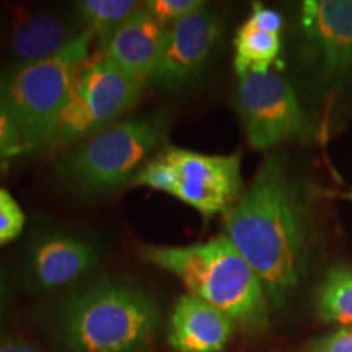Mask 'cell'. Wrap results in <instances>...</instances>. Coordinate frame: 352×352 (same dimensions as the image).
I'll list each match as a JSON object with an SVG mask.
<instances>
[{"label": "cell", "instance_id": "603a6c76", "mask_svg": "<svg viewBox=\"0 0 352 352\" xmlns=\"http://www.w3.org/2000/svg\"><path fill=\"white\" fill-rule=\"evenodd\" d=\"M8 297H10V285H8L6 267H3V264L0 263V318H2V315L6 314Z\"/></svg>", "mask_w": 352, "mask_h": 352}, {"label": "cell", "instance_id": "9c48e42d", "mask_svg": "<svg viewBox=\"0 0 352 352\" xmlns=\"http://www.w3.org/2000/svg\"><path fill=\"white\" fill-rule=\"evenodd\" d=\"M96 240L65 228H38L30 235L21 277L32 292H50L80 279L98 266Z\"/></svg>", "mask_w": 352, "mask_h": 352}, {"label": "cell", "instance_id": "e0dca14e", "mask_svg": "<svg viewBox=\"0 0 352 352\" xmlns=\"http://www.w3.org/2000/svg\"><path fill=\"white\" fill-rule=\"evenodd\" d=\"M316 311L327 323H352L351 266H336L324 276L316 297Z\"/></svg>", "mask_w": 352, "mask_h": 352}, {"label": "cell", "instance_id": "5bb4252c", "mask_svg": "<svg viewBox=\"0 0 352 352\" xmlns=\"http://www.w3.org/2000/svg\"><path fill=\"white\" fill-rule=\"evenodd\" d=\"M235 327L227 314L188 292L176 300L170 315L168 342L175 352H222Z\"/></svg>", "mask_w": 352, "mask_h": 352}, {"label": "cell", "instance_id": "6da1fadb", "mask_svg": "<svg viewBox=\"0 0 352 352\" xmlns=\"http://www.w3.org/2000/svg\"><path fill=\"white\" fill-rule=\"evenodd\" d=\"M310 197L280 153L223 212L226 236L256 272L267 297L283 302L300 283L310 250Z\"/></svg>", "mask_w": 352, "mask_h": 352}, {"label": "cell", "instance_id": "7c38bea8", "mask_svg": "<svg viewBox=\"0 0 352 352\" xmlns=\"http://www.w3.org/2000/svg\"><path fill=\"white\" fill-rule=\"evenodd\" d=\"M7 8L10 12L8 47L15 59L13 64L50 59L85 30L77 16L70 19L64 13L23 3Z\"/></svg>", "mask_w": 352, "mask_h": 352}, {"label": "cell", "instance_id": "8992f818", "mask_svg": "<svg viewBox=\"0 0 352 352\" xmlns=\"http://www.w3.org/2000/svg\"><path fill=\"white\" fill-rule=\"evenodd\" d=\"M131 186L173 196L209 220L230 209L240 197L243 186L241 155H208L164 145L145 162Z\"/></svg>", "mask_w": 352, "mask_h": 352}, {"label": "cell", "instance_id": "5b68a950", "mask_svg": "<svg viewBox=\"0 0 352 352\" xmlns=\"http://www.w3.org/2000/svg\"><path fill=\"white\" fill-rule=\"evenodd\" d=\"M95 41L83 30L50 59L10 64L0 70V96L15 118L30 152L50 145L56 121Z\"/></svg>", "mask_w": 352, "mask_h": 352}, {"label": "cell", "instance_id": "30bf717a", "mask_svg": "<svg viewBox=\"0 0 352 352\" xmlns=\"http://www.w3.org/2000/svg\"><path fill=\"white\" fill-rule=\"evenodd\" d=\"M222 36V20L202 7L166 28L160 63L148 83L164 91H182L191 85L212 59Z\"/></svg>", "mask_w": 352, "mask_h": 352}, {"label": "cell", "instance_id": "7402d4cb", "mask_svg": "<svg viewBox=\"0 0 352 352\" xmlns=\"http://www.w3.org/2000/svg\"><path fill=\"white\" fill-rule=\"evenodd\" d=\"M0 352H41L32 342L20 338H6L0 340Z\"/></svg>", "mask_w": 352, "mask_h": 352}, {"label": "cell", "instance_id": "d6986e66", "mask_svg": "<svg viewBox=\"0 0 352 352\" xmlns=\"http://www.w3.org/2000/svg\"><path fill=\"white\" fill-rule=\"evenodd\" d=\"M25 212L7 189L0 188V248L12 243L25 228Z\"/></svg>", "mask_w": 352, "mask_h": 352}, {"label": "cell", "instance_id": "44dd1931", "mask_svg": "<svg viewBox=\"0 0 352 352\" xmlns=\"http://www.w3.org/2000/svg\"><path fill=\"white\" fill-rule=\"evenodd\" d=\"M308 352H352V329L341 328L321 338L314 342Z\"/></svg>", "mask_w": 352, "mask_h": 352}, {"label": "cell", "instance_id": "52a82bcc", "mask_svg": "<svg viewBox=\"0 0 352 352\" xmlns=\"http://www.w3.org/2000/svg\"><path fill=\"white\" fill-rule=\"evenodd\" d=\"M144 85L114 67L103 56L83 64L47 147L78 145L118 122L138 103Z\"/></svg>", "mask_w": 352, "mask_h": 352}, {"label": "cell", "instance_id": "4fadbf2b", "mask_svg": "<svg viewBox=\"0 0 352 352\" xmlns=\"http://www.w3.org/2000/svg\"><path fill=\"white\" fill-rule=\"evenodd\" d=\"M166 39V28L140 7L118 30L103 57L126 76L140 83H147L160 63Z\"/></svg>", "mask_w": 352, "mask_h": 352}, {"label": "cell", "instance_id": "8fae6325", "mask_svg": "<svg viewBox=\"0 0 352 352\" xmlns=\"http://www.w3.org/2000/svg\"><path fill=\"white\" fill-rule=\"evenodd\" d=\"M300 28L324 80L352 72V0H305Z\"/></svg>", "mask_w": 352, "mask_h": 352}, {"label": "cell", "instance_id": "ffe728a7", "mask_svg": "<svg viewBox=\"0 0 352 352\" xmlns=\"http://www.w3.org/2000/svg\"><path fill=\"white\" fill-rule=\"evenodd\" d=\"M144 6L158 23L170 28L176 21L199 10L206 3L202 0H148Z\"/></svg>", "mask_w": 352, "mask_h": 352}, {"label": "cell", "instance_id": "ac0fdd59", "mask_svg": "<svg viewBox=\"0 0 352 352\" xmlns=\"http://www.w3.org/2000/svg\"><path fill=\"white\" fill-rule=\"evenodd\" d=\"M30 152L15 118L0 96V170H6L15 158Z\"/></svg>", "mask_w": 352, "mask_h": 352}, {"label": "cell", "instance_id": "2e32d148", "mask_svg": "<svg viewBox=\"0 0 352 352\" xmlns=\"http://www.w3.org/2000/svg\"><path fill=\"white\" fill-rule=\"evenodd\" d=\"M140 7L142 6L135 0H82L76 10L83 28L95 33L104 51L118 30Z\"/></svg>", "mask_w": 352, "mask_h": 352}, {"label": "cell", "instance_id": "ba28073f", "mask_svg": "<svg viewBox=\"0 0 352 352\" xmlns=\"http://www.w3.org/2000/svg\"><path fill=\"white\" fill-rule=\"evenodd\" d=\"M235 108L254 151H270L285 140L314 142L316 127L283 74H248L239 78Z\"/></svg>", "mask_w": 352, "mask_h": 352}, {"label": "cell", "instance_id": "7a4b0ae2", "mask_svg": "<svg viewBox=\"0 0 352 352\" xmlns=\"http://www.w3.org/2000/svg\"><path fill=\"white\" fill-rule=\"evenodd\" d=\"M160 311L138 284L101 277L56 305L52 333L65 352H131L155 333Z\"/></svg>", "mask_w": 352, "mask_h": 352}, {"label": "cell", "instance_id": "277c9868", "mask_svg": "<svg viewBox=\"0 0 352 352\" xmlns=\"http://www.w3.org/2000/svg\"><path fill=\"white\" fill-rule=\"evenodd\" d=\"M170 127L166 111L114 122L65 153L57 162L54 179L60 189L80 199L113 195L162 148Z\"/></svg>", "mask_w": 352, "mask_h": 352}, {"label": "cell", "instance_id": "3957f363", "mask_svg": "<svg viewBox=\"0 0 352 352\" xmlns=\"http://www.w3.org/2000/svg\"><path fill=\"white\" fill-rule=\"evenodd\" d=\"M145 261L178 277L189 294L217 307L235 324L258 329L267 314V292L256 272L226 235L184 246L140 245Z\"/></svg>", "mask_w": 352, "mask_h": 352}, {"label": "cell", "instance_id": "9a60e30c", "mask_svg": "<svg viewBox=\"0 0 352 352\" xmlns=\"http://www.w3.org/2000/svg\"><path fill=\"white\" fill-rule=\"evenodd\" d=\"M233 46H235L233 67L240 78L248 74L271 72V65L279 57L283 41H280V33L267 32L248 16V20L236 32Z\"/></svg>", "mask_w": 352, "mask_h": 352}]
</instances>
